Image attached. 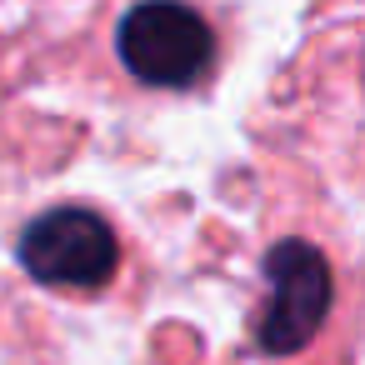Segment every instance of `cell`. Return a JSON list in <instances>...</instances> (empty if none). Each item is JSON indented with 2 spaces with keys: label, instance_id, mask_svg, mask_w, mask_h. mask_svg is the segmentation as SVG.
<instances>
[{
  "label": "cell",
  "instance_id": "obj_1",
  "mask_svg": "<svg viewBox=\"0 0 365 365\" xmlns=\"http://www.w3.org/2000/svg\"><path fill=\"white\" fill-rule=\"evenodd\" d=\"M260 275H265V295L250 315L255 350L270 365L310 360L335 330V315L350 305L335 255L310 235H280L265 245Z\"/></svg>",
  "mask_w": 365,
  "mask_h": 365
},
{
  "label": "cell",
  "instance_id": "obj_2",
  "mask_svg": "<svg viewBox=\"0 0 365 365\" xmlns=\"http://www.w3.org/2000/svg\"><path fill=\"white\" fill-rule=\"evenodd\" d=\"M110 51L130 86L190 96L215 81L225 61V26L200 0H135L115 21Z\"/></svg>",
  "mask_w": 365,
  "mask_h": 365
},
{
  "label": "cell",
  "instance_id": "obj_3",
  "mask_svg": "<svg viewBox=\"0 0 365 365\" xmlns=\"http://www.w3.org/2000/svg\"><path fill=\"white\" fill-rule=\"evenodd\" d=\"M16 260L36 285L71 290V295H101L115 285L125 265L120 230L96 205H51L31 215V225L16 240Z\"/></svg>",
  "mask_w": 365,
  "mask_h": 365
}]
</instances>
